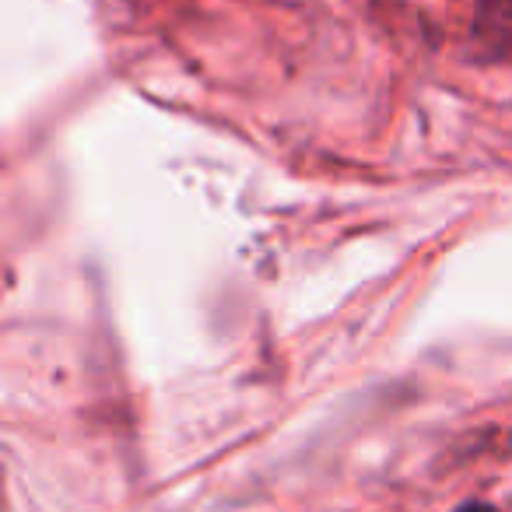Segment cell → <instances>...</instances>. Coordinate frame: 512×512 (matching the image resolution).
<instances>
[{
  "instance_id": "1",
  "label": "cell",
  "mask_w": 512,
  "mask_h": 512,
  "mask_svg": "<svg viewBox=\"0 0 512 512\" xmlns=\"http://www.w3.org/2000/svg\"><path fill=\"white\" fill-rule=\"evenodd\" d=\"M474 46L481 57H512V0H477Z\"/></svg>"
},
{
  "instance_id": "2",
  "label": "cell",
  "mask_w": 512,
  "mask_h": 512,
  "mask_svg": "<svg viewBox=\"0 0 512 512\" xmlns=\"http://www.w3.org/2000/svg\"><path fill=\"white\" fill-rule=\"evenodd\" d=\"M453 512H502V509H495L491 502H477L474 498V502H463L460 509H453Z\"/></svg>"
}]
</instances>
